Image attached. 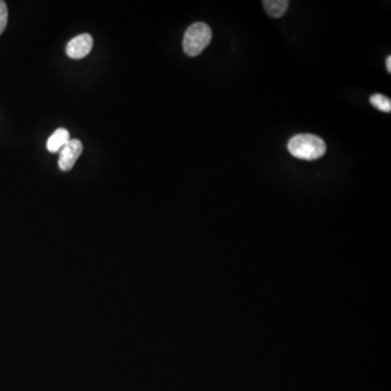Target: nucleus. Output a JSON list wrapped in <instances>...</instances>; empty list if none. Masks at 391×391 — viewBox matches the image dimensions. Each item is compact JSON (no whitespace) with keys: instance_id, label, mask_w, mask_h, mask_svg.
Segmentation results:
<instances>
[{"instance_id":"2","label":"nucleus","mask_w":391,"mask_h":391,"mask_svg":"<svg viewBox=\"0 0 391 391\" xmlns=\"http://www.w3.org/2000/svg\"><path fill=\"white\" fill-rule=\"evenodd\" d=\"M211 40H212V31L210 26L204 22H196L187 28L184 35V51L187 56H198L208 47Z\"/></svg>"},{"instance_id":"1","label":"nucleus","mask_w":391,"mask_h":391,"mask_svg":"<svg viewBox=\"0 0 391 391\" xmlns=\"http://www.w3.org/2000/svg\"><path fill=\"white\" fill-rule=\"evenodd\" d=\"M326 144L321 137L313 134L296 135L288 143V150L298 159L313 161L326 153Z\"/></svg>"},{"instance_id":"6","label":"nucleus","mask_w":391,"mask_h":391,"mask_svg":"<svg viewBox=\"0 0 391 391\" xmlns=\"http://www.w3.org/2000/svg\"><path fill=\"white\" fill-rule=\"evenodd\" d=\"M264 9L272 18H280L287 11L290 1L288 0H265L263 1Z\"/></svg>"},{"instance_id":"9","label":"nucleus","mask_w":391,"mask_h":391,"mask_svg":"<svg viewBox=\"0 0 391 391\" xmlns=\"http://www.w3.org/2000/svg\"><path fill=\"white\" fill-rule=\"evenodd\" d=\"M386 67H387V70H388V72L391 73V57L390 56H389L388 58H387Z\"/></svg>"},{"instance_id":"4","label":"nucleus","mask_w":391,"mask_h":391,"mask_svg":"<svg viewBox=\"0 0 391 391\" xmlns=\"http://www.w3.org/2000/svg\"><path fill=\"white\" fill-rule=\"evenodd\" d=\"M94 40L92 38V35L81 34L73 40H70L69 44L67 46V55L71 59H83L85 58L87 55L93 48Z\"/></svg>"},{"instance_id":"5","label":"nucleus","mask_w":391,"mask_h":391,"mask_svg":"<svg viewBox=\"0 0 391 391\" xmlns=\"http://www.w3.org/2000/svg\"><path fill=\"white\" fill-rule=\"evenodd\" d=\"M70 139L71 138H70L69 131L65 128H58L49 137L47 141V149L51 153H59L69 143Z\"/></svg>"},{"instance_id":"8","label":"nucleus","mask_w":391,"mask_h":391,"mask_svg":"<svg viewBox=\"0 0 391 391\" xmlns=\"http://www.w3.org/2000/svg\"><path fill=\"white\" fill-rule=\"evenodd\" d=\"M8 23V8L5 1L0 0V35L3 34Z\"/></svg>"},{"instance_id":"3","label":"nucleus","mask_w":391,"mask_h":391,"mask_svg":"<svg viewBox=\"0 0 391 391\" xmlns=\"http://www.w3.org/2000/svg\"><path fill=\"white\" fill-rule=\"evenodd\" d=\"M83 153V144L79 139H70L69 143L61 149L59 158V167L61 171L67 172L72 170L77 159Z\"/></svg>"},{"instance_id":"7","label":"nucleus","mask_w":391,"mask_h":391,"mask_svg":"<svg viewBox=\"0 0 391 391\" xmlns=\"http://www.w3.org/2000/svg\"><path fill=\"white\" fill-rule=\"evenodd\" d=\"M370 104L375 106L376 109L380 110L382 112L391 111V101L386 96L375 94L370 98Z\"/></svg>"}]
</instances>
